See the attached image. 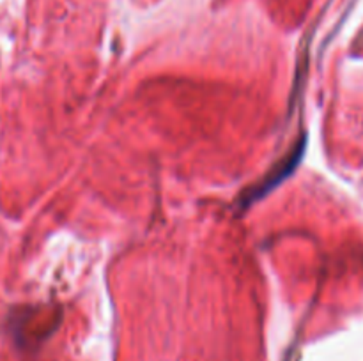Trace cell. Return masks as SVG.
Segmentation results:
<instances>
[{
	"mask_svg": "<svg viewBox=\"0 0 363 361\" xmlns=\"http://www.w3.org/2000/svg\"><path fill=\"white\" fill-rule=\"evenodd\" d=\"M303 145H305V142H301V144L296 147V151H293L286 159H284V163L277 165L272 172L273 177H264V179H262V183L259 184L255 190H252V193L247 195V200L252 202V200H255V198L262 197L266 191H269L273 186H277V184L284 179V177L289 176V173L296 168L298 163H300L301 154H303Z\"/></svg>",
	"mask_w": 363,
	"mask_h": 361,
	"instance_id": "1",
	"label": "cell"
}]
</instances>
